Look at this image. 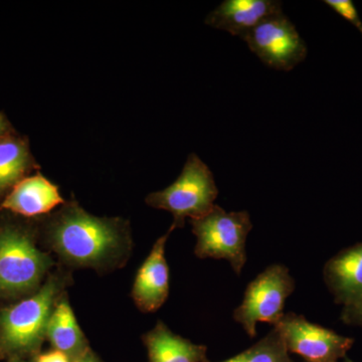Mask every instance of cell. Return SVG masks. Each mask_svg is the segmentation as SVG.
Segmentation results:
<instances>
[{
  "label": "cell",
  "instance_id": "6da1fadb",
  "mask_svg": "<svg viewBox=\"0 0 362 362\" xmlns=\"http://www.w3.org/2000/svg\"><path fill=\"white\" fill-rule=\"evenodd\" d=\"M52 237L57 251L80 265L101 263L122 243L118 223L90 216L78 206L69 207L54 221Z\"/></svg>",
  "mask_w": 362,
  "mask_h": 362
},
{
  "label": "cell",
  "instance_id": "7a4b0ae2",
  "mask_svg": "<svg viewBox=\"0 0 362 362\" xmlns=\"http://www.w3.org/2000/svg\"><path fill=\"white\" fill-rule=\"evenodd\" d=\"M218 194L211 169L192 153L187 157L180 177L165 189L149 194L146 202L150 206L173 214L175 228L182 226L185 218L195 220L209 213L216 206Z\"/></svg>",
  "mask_w": 362,
  "mask_h": 362
},
{
  "label": "cell",
  "instance_id": "3957f363",
  "mask_svg": "<svg viewBox=\"0 0 362 362\" xmlns=\"http://www.w3.org/2000/svg\"><path fill=\"white\" fill-rule=\"evenodd\" d=\"M192 223L197 237L195 254L199 258L226 259L235 273H242L247 261V238L252 228L247 211L228 213L214 206Z\"/></svg>",
  "mask_w": 362,
  "mask_h": 362
},
{
  "label": "cell",
  "instance_id": "277c9868",
  "mask_svg": "<svg viewBox=\"0 0 362 362\" xmlns=\"http://www.w3.org/2000/svg\"><path fill=\"white\" fill-rule=\"evenodd\" d=\"M294 288V280L285 266H269L247 286L242 303L233 312V319L250 337H256L259 323L276 326L280 322L285 315L286 300Z\"/></svg>",
  "mask_w": 362,
  "mask_h": 362
},
{
  "label": "cell",
  "instance_id": "5b68a950",
  "mask_svg": "<svg viewBox=\"0 0 362 362\" xmlns=\"http://www.w3.org/2000/svg\"><path fill=\"white\" fill-rule=\"evenodd\" d=\"M57 286L45 284L35 296L23 300L0 315V339L11 351L35 349L45 335Z\"/></svg>",
  "mask_w": 362,
  "mask_h": 362
},
{
  "label": "cell",
  "instance_id": "8992f818",
  "mask_svg": "<svg viewBox=\"0 0 362 362\" xmlns=\"http://www.w3.org/2000/svg\"><path fill=\"white\" fill-rule=\"evenodd\" d=\"M49 267V259L33 240L13 228L0 233V291L16 294L39 284Z\"/></svg>",
  "mask_w": 362,
  "mask_h": 362
},
{
  "label": "cell",
  "instance_id": "52a82bcc",
  "mask_svg": "<svg viewBox=\"0 0 362 362\" xmlns=\"http://www.w3.org/2000/svg\"><path fill=\"white\" fill-rule=\"evenodd\" d=\"M244 40L265 65L275 70L291 71L307 56L306 44L283 13L262 21Z\"/></svg>",
  "mask_w": 362,
  "mask_h": 362
},
{
  "label": "cell",
  "instance_id": "ba28073f",
  "mask_svg": "<svg viewBox=\"0 0 362 362\" xmlns=\"http://www.w3.org/2000/svg\"><path fill=\"white\" fill-rule=\"evenodd\" d=\"M274 327L282 335L289 354H297L306 362H338L346 357L354 343L352 338L294 313L286 314Z\"/></svg>",
  "mask_w": 362,
  "mask_h": 362
},
{
  "label": "cell",
  "instance_id": "9c48e42d",
  "mask_svg": "<svg viewBox=\"0 0 362 362\" xmlns=\"http://www.w3.org/2000/svg\"><path fill=\"white\" fill-rule=\"evenodd\" d=\"M282 13L277 0H226L207 16L206 23L242 40L262 21Z\"/></svg>",
  "mask_w": 362,
  "mask_h": 362
},
{
  "label": "cell",
  "instance_id": "30bf717a",
  "mask_svg": "<svg viewBox=\"0 0 362 362\" xmlns=\"http://www.w3.org/2000/svg\"><path fill=\"white\" fill-rule=\"evenodd\" d=\"M169 233L159 238L148 258L136 276L133 297L142 311L153 312L160 308L169 293V269L165 258V244Z\"/></svg>",
  "mask_w": 362,
  "mask_h": 362
},
{
  "label": "cell",
  "instance_id": "8fae6325",
  "mask_svg": "<svg viewBox=\"0 0 362 362\" xmlns=\"http://www.w3.org/2000/svg\"><path fill=\"white\" fill-rule=\"evenodd\" d=\"M323 277L337 304L345 307L362 301V243L331 258Z\"/></svg>",
  "mask_w": 362,
  "mask_h": 362
},
{
  "label": "cell",
  "instance_id": "7c38bea8",
  "mask_svg": "<svg viewBox=\"0 0 362 362\" xmlns=\"http://www.w3.org/2000/svg\"><path fill=\"white\" fill-rule=\"evenodd\" d=\"M63 202L59 188L45 176L37 175L18 181L1 206L30 218L49 213Z\"/></svg>",
  "mask_w": 362,
  "mask_h": 362
},
{
  "label": "cell",
  "instance_id": "4fadbf2b",
  "mask_svg": "<svg viewBox=\"0 0 362 362\" xmlns=\"http://www.w3.org/2000/svg\"><path fill=\"white\" fill-rule=\"evenodd\" d=\"M150 362L206 361V349L171 332L158 323L145 338Z\"/></svg>",
  "mask_w": 362,
  "mask_h": 362
},
{
  "label": "cell",
  "instance_id": "5bb4252c",
  "mask_svg": "<svg viewBox=\"0 0 362 362\" xmlns=\"http://www.w3.org/2000/svg\"><path fill=\"white\" fill-rule=\"evenodd\" d=\"M45 335L56 350L63 352L70 359L77 361L86 352L84 335L66 301L59 302L54 307L47 322Z\"/></svg>",
  "mask_w": 362,
  "mask_h": 362
},
{
  "label": "cell",
  "instance_id": "9a60e30c",
  "mask_svg": "<svg viewBox=\"0 0 362 362\" xmlns=\"http://www.w3.org/2000/svg\"><path fill=\"white\" fill-rule=\"evenodd\" d=\"M30 163V152L25 143L14 138L0 140V192L21 181Z\"/></svg>",
  "mask_w": 362,
  "mask_h": 362
},
{
  "label": "cell",
  "instance_id": "2e32d148",
  "mask_svg": "<svg viewBox=\"0 0 362 362\" xmlns=\"http://www.w3.org/2000/svg\"><path fill=\"white\" fill-rule=\"evenodd\" d=\"M221 362H292L282 335L275 327L249 349Z\"/></svg>",
  "mask_w": 362,
  "mask_h": 362
},
{
  "label": "cell",
  "instance_id": "e0dca14e",
  "mask_svg": "<svg viewBox=\"0 0 362 362\" xmlns=\"http://www.w3.org/2000/svg\"><path fill=\"white\" fill-rule=\"evenodd\" d=\"M324 2L344 20L349 21L362 35V21L351 0H325Z\"/></svg>",
  "mask_w": 362,
  "mask_h": 362
},
{
  "label": "cell",
  "instance_id": "ac0fdd59",
  "mask_svg": "<svg viewBox=\"0 0 362 362\" xmlns=\"http://www.w3.org/2000/svg\"><path fill=\"white\" fill-rule=\"evenodd\" d=\"M341 320L349 325L362 328V301L343 307Z\"/></svg>",
  "mask_w": 362,
  "mask_h": 362
},
{
  "label": "cell",
  "instance_id": "d6986e66",
  "mask_svg": "<svg viewBox=\"0 0 362 362\" xmlns=\"http://www.w3.org/2000/svg\"><path fill=\"white\" fill-rule=\"evenodd\" d=\"M37 362H71V361L65 354L54 349L40 356Z\"/></svg>",
  "mask_w": 362,
  "mask_h": 362
},
{
  "label": "cell",
  "instance_id": "ffe728a7",
  "mask_svg": "<svg viewBox=\"0 0 362 362\" xmlns=\"http://www.w3.org/2000/svg\"><path fill=\"white\" fill-rule=\"evenodd\" d=\"M76 362H100L98 361L96 357H95L94 354H90V352L86 351L80 358H78Z\"/></svg>",
  "mask_w": 362,
  "mask_h": 362
},
{
  "label": "cell",
  "instance_id": "44dd1931",
  "mask_svg": "<svg viewBox=\"0 0 362 362\" xmlns=\"http://www.w3.org/2000/svg\"><path fill=\"white\" fill-rule=\"evenodd\" d=\"M7 128V123L4 117L0 114V140H1L2 136L6 133Z\"/></svg>",
  "mask_w": 362,
  "mask_h": 362
},
{
  "label": "cell",
  "instance_id": "7402d4cb",
  "mask_svg": "<svg viewBox=\"0 0 362 362\" xmlns=\"http://www.w3.org/2000/svg\"><path fill=\"white\" fill-rule=\"evenodd\" d=\"M342 362H354V361H351V359L349 358V357H345V358L342 359Z\"/></svg>",
  "mask_w": 362,
  "mask_h": 362
}]
</instances>
